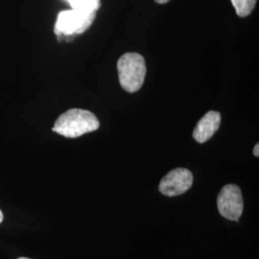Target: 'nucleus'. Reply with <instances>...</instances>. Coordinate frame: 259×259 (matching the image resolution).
<instances>
[{"label": "nucleus", "instance_id": "obj_1", "mask_svg": "<svg viewBox=\"0 0 259 259\" xmlns=\"http://www.w3.org/2000/svg\"><path fill=\"white\" fill-rule=\"evenodd\" d=\"M99 127L100 122L92 111L71 109L58 117L52 130L65 138L76 139Z\"/></svg>", "mask_w": 259, "mask_h": 259}, {"label": "nucleus", "instance_id": "obj_2", "mask_svg": "<svg viewBox=\"0 0 259 259\" xmlns=\"http://www.w3.org/2000/svg\"><path fill=\"white\" fill-rule=\"evenodd\" d=\"M117 71L121 88L133 93L142 88L147 72L143 56L139 53H126L117 62Z\"/></svg>", "mask_w": 259, "mask_h": 259}, {"label": "nucleus", "instance_id": "obj_3", "mask_svg": "<svg viewBox=\"0 0 259 259\" xmlns=\"http://www.w3.org/2000/svg\"><path fill=\"white\" fill-rule=\"evenodd\" d=\"M96 11L84 12L79 10L62 11L57 18L54 32L58 39L75 37L85 32L93 24Z\"/></svg>", "mask_w": 259, "mask_h": 259}, {"label": "nucleus", "instance_id": "obj_4", "mask_svg": "<svg viewBox=\"0 0 259 259\" xmlns=\"http://www.w3.org/2000/svg\"><path fill=\"white\" fill-rule=\"evenodd\" d=\"M217 206L224 218L238 221L244 208L240 187L236 185H225L218 195Z\"/></svg>", "mask_w": 259, "mask_h": 259}, {"label": "nucleus", "instance_id": "obj_5", "mask_svg": "<svg viewBox=\"0 0 259 259\" xmlns=\"http://www.w3.org/2000/svg\"><path fill=\"white\" fill-rule=\"evenodd\" d=\"M193 184L191 171L185 168H176L163 177L159 183V192L167 197L184 194Z\"/></svg>", "mask_w": 259, "mask_h": 259}, {"label": "nucleus", "instance_id": "obj_6", "mask_svg": "<svg viewBox=\"0 0 259 259\" xmlns=\"http://www.w3.org/2000/svg\"><path fill=\"white\" fill-rule=\"evenodd\" d=\"M221 124V114L218 111L206 112L197 123L193 138L199 143H204L212 138L214 134L219 130Z\"/></svg>", "mask_w": 259, "mask_h": 259}, {"label": "nucleus", "instance_id": "obj_7", "mask_svg": "<svg viewBox=\"0 0 259 259\" xmlns=\"http://www.w3.org/2000/svg\"><path fill=\"white\" fill-rule=\"evenodd\" d=\"M236 14L240 18L248 17L254 9L257 0H231Z\"/></svg>", "mask_w": 259, "mask_h": 259}, {"label": "nucleus", "instance_id": "obj_8", "mask_svg": "<svg viewBox=\"0 0 259 259\" xmlns=\"http://www.w3.org/2000/svg\"><path fill=\"white\" fill-rule=\"evenodd\" d=\"M71 8L84 12H93L100 8L101 1L100 0H66Z\"/></svg>", "mask_w": 259, "mask_h": 259}, {"label": "nucleus", "instance_id": "obj_9", "mask_svg": "<svg viewBox=\"0 0 259 259\" xmlns=\"http://www.w3.org/2000/svg\"><path fill=\"white\" fill-rule=\"evenodd\" d=\"M253 155L255 156V157H259V144L257 143L255 146H254V148H253Z\"/></svg>", "mask_w": 259, "mask_h": 259}, {"label": "nucleus", "instance_id": "obj_10", "mask_svg": "<svg viewBox=\"0 0 259 259\" xmlns=\"http://www.w3.org/2000/svg\"><path fill=\"white\" fill-rule=\"evenodd\" d=\"M157 3H158V4H165V3H167L168 1H170V0H155Z\"/></svg>", "mask_w": 259, "mask_h": 259}, {"label": "nucleus", "instance_id": "obj_11", "mask_svg": "<svg viewBox=\"0 0 259 259\" xmlns=\"http://www.w3.org/2000/svg\"><path fill=\"white\" fill-rule=\"evenodd\" d=\"M3 221V213L0 210V223Z\"/></svg>", "mask_w": 259, "mask_h": 259}, {"label": "nucleus", "instance_id": "obj_12", "mask_svg": "<svg viewBox=\"0 0 259 259\" xmlns=\"http://www.w3.org/2000/svg\"><path fill=\"white\" fill-rule=\"evenodd\" d=\"M18 259H30V258H26V257H19V258Z\"/></svg>", "mask_w": 259, "mask_h": 259}]
</instances>
